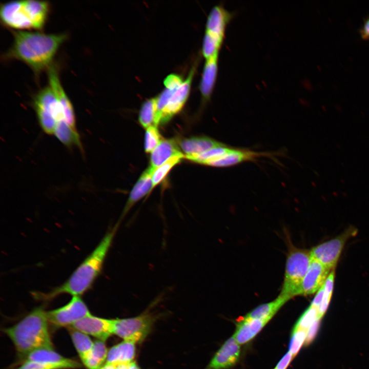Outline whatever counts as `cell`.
Listing matches in <instances>:
<instances>
[{"mask_svg":"<svg viewBox=\"0 0 369 369\" xmlns=\"http://www.w3.org/2000/svg\"><path fill=\"white\" fill-rule=\"evenodd\" d=\"M312 260L310 251L290 246L284 278L280 294L288 299L300 295L303 278Z\"/></svg>","mask_w":369,"mask_h":369,"instance_id":"cell-6","label":"cell"},{"mask_svg":"<svg viewBox=\"0 0 369 369\" xmlns=\"http://www.w3.org/2000/svg\"><path fill=\"white\" fill-rule=\"evenodd\" d=\"M183 154L174 139H163L152 152L150 167L154 170L171 157Z\"/></svg>","mask_w":369,"mask_h":369,"instance_id":"cell-19","label":"cell"},{"mask_svg":"<svg viewBox=\"0 0 369 369\" xmlns=\"http://www.w3.org/2000/svg\"><path fill=\"white\" fill-rule=\"evenodd\" d=\"M69 331L74 345L83 362L90 354L94 342L88 335L71 327H69Z\"/></svg>","mask_w":369,"mask_h":369,"instance_id":"cell-24","label":"cell"},{"mask_svg":"<svg viewBox=\"0 0 369 369\" xmlns=\"http://www.w3.org/2000/svg\"><path fill=\"white\" fill-rule=\"evenodd\" d=\"M119 227L117 223L103 237L94 250L61 285L49 293H35L38 299L50 300L63 294L79 296L87 292L101 272L107 255Z\"/></svg>","mask_w":369,"mask_h":369,"instance_id":"cell-2","label":"cell"},{"mask_svg":"<svg viewBox=\"0 0 369 369\" xmlns=\"http://www.w3.org/2000/svg\"><path fill=\"white\" fill-rule=\"evenodd\" d=\"M318 318H320L318 315V308L310 305L299 318L294 329L308 330L314 322Z\"/></svg>","mask_w":369,"mask_h":369,"instance_id":"cell-31","label":"cell"},{"mask_svg":"<svg viewBox=\"0 0 369 369\" xmlns=\"http://www.w3.org/2000/svg\"><path fill=\"white\" fill-rule=\"evenodd\" d=\"M26 356L27 360L45 363H67L73 361L62 356L53 350L47 348L35 350Z\"/></svg>","mask_w":369,"mask_h":369,"instance_id":"cell-26","label":"cell"},{"mask_svg":"<svg viewBox=\"0 0 369 369\" xmlns=\"http://www.w3.org/2000/svg\"><path fill=\"white\" fill-rule=\"evenodd\" d=\"M218 56L206 59L201 81L200 90L204 102L209 100L216 81L218 73Z\"/></svg>","mask_w":369,"mask_h":369,"instance_id":"cell-20","label":"cell"},{"mask_svg":"<svg viewBox=\"0 0 369 369\" xmlns=\"http://www.w3.org/2000/svg\"><path fill=\"white\" fill-rule=\"evenodd\" d=\"M13 33L12 44L5 57L25 63L36 74L51 65L55 53L67 37L65 33L46 34L22 30Z\"/></svg>","mask_w":369,"mask_h":369,"instance_id":"cell-1","label":"cell"},{"mask_svg":"<svg viewBox=\"0 0 369 369\" xmlns=\"http://www.w3.org/2000/svg\"><path fill=\"white\" fill-rule=\"evenodd\" d=\"M320 322L321 319H317L308 329L305 341L306 345L310 344L316 338L319 330Z\"/></svg>","mask_w":369,"mask_h":369,"instance_id":"cell-35","label":"cell"},{"mask_svg":"<svg viewBox=\"0 0 369 369\" xmlns=\"http://www.w3.org/2000/svg\"><path fill=\"white\" fill-rule=\"evenodd\" d=\"M108 352L105 341L97 340L94 342L90 354L83 363L88 369H98L106 360Z\"/></svg>","mask_w":369,"mask_h":369,"instance_id":"cell-27","label":"cell"},{"mask_svg":"<svg viewBox=\"0 0 369 369\" xmlns=\"http://www.w3.org/2000/svg\"><path fill=\"white\" fill-rule=\"evenodd\" d=\"M289 299L279 295L273 301L261 304L248 313L243 318L244 319H263L272 318L280 308Z\"/></svg>","mask_w":369,"mask_h":369,"instance_id":"cell-22","label":"cell"},{"mask_svg":"<svg viewBox=\"0 0 369 369\" xmlns=\"http://www.w3.org/2000/svg\"><path fill=\"white\" fill-rule=\"evenodd\" d=\"M185 158L184 154L173 156L163 165L157 168L153 172L152 177L153 188L160 183L169 172L176 165Z\"/></svg>","mask_w":369,"mask_h":369,"instance_id":"cell-29","label":"cell"},{"mask_svg":"<svg viewBox=\"0 0 369 369\" xmlns=\"http://www.w3.org/2000/svg\"><path fill=\"white\" fill-rule=\"evenodd\" d=\"M69 327L105 341L113 334V319L97 317L91 314Z\"/></svg>","mask_w":369,"mask_h":369,"instance_id":"cell-11","label":"cell"},{"mask_svg":"<svg viewBox=\"0 0 369 369\" xmlns=\"http://www.w3.org/2000/svg\"><path fill=\"white\" fill-rule=\"evenodd\" d=\"M293 358L292 355L288 352L280 359L274 369H286Z\"/></svg>","mask_w":369,"mask_h":369,"instance_id":"cell-36","label":"cell"},{"mask_svg":"<svg viewBox=\"0 0 369 369\" xmlns=\"http://www.w3.org/2000/svg\"><path fill=\"white\" fill-rule=\"evenodd\" d=\"M134 344L124 340L112 346L108 351L106 363L118 364L132 362L135 355Z\"/></svg>","mask_w":369,"mask_h":369,"instance_id":"cell-21","label":"cell"},{"mask_svg":"<svg viewBox=\"0 0 369 369\" xmlns=\"http://www.w3.org/2000/svg\"><path fill=\"white\" fill-rule=\"evenodd\" d=\"M116 365L112 363H106L98 369H115Z\"/></svg>","mask_w":369,"mask_h":369,"instance_id":"cell-39","label":"cell"},{"mask_svg":"<svg viewBox=\"0 0 369 369\" xmlns=\"http://www.w3.org/2000/svg\"><path fill=\"white\" fill-rule=\"evenodd\" d=\"M240 354L239 344L232 336L216 352L206 369H227L231 367L237 362Z\"/></svg>","mask_w":369,"mask_h":369,"instance_id":"cell-14","label":"cell"},{"mask_svg":"<svg viewBox=\"0 0 369 369\" xmlns=\"http://www.w3.org/2000/svg\"><path fill=\"white\" fill-rule=\"evenodd\" d=\"M47 2L13 1L1 5L0 17L6 26L14 29H41L49 12Z\"/></svg>","mask_w":369,"mask_h":369,"instance_id":"cell-4","label":"cell"},{"mask_svg":"<svg viewBox=\"0 0 369 369\" xmlns=\"http://www.w3.org/2000/svg\"><path fill=\"white\" fill-rule=\"evenodd\" d=\"M335 270H332L327 276L323 285V297L318 308V315L321 318L326 313L330 303L334 285Z\"/></svg>","mask_w":369,"mask_h":369,"instance_id":"cell-30","label":"cell"},{"mask_svg":"<svg viewBox=\"0 0 369 369\" xmlns=\"http://www.w3.org/2000/svg\"><path fill=\"white\" fill-rule=\"evenodd\" d=\"M331 271L312 258L302 283L300 295H310L317 292L323 286Z\"/></svg>","mask_w":369,"mask_h":369,"instance_id":"cell-13","label":"cell"},{"mask_svg":"<svg viewBox=\"0 0 369 369\" xmlns=\"http://www.w3.org/2000/svg\"><path fill=\"white\" fill-rule=\"evenodd\" d=\"M323 287L322 286L317 292L311 302V305L315 307L318 308L320 305L323 297Z\"/></svg>","mask_w":369,"mask_h":369,"instance_id":"cell-38","label":"cell"},{"mask_svg":"<svg viewBox=\"0 0 369 369\" xmlns=\"http://www.w3.org/2000/svg\"><path fill=\"white\" fill-rule=\"evenodd\" d=\"M157 127L151 126L146 129L145 136V150L150 153L157 147L162 140Z\"/></svg>","mask_w":369,"mask_h":369,"instance_id":"cell-33","label":"cell"},{"mask_svg":"<svg viewBox=\"0 0 369 369\" xmlns=\"http://www.w3.org/2000/svg\"><path fill=\"white\" fill-rule=\"evenodd\" d=\"M139 121L141 126L146 129L158 125L156 97L147 99L142 104L139 111Z\"/></svg>","mask_w":369,"mask_h":369,"instance_id":"cell-25","label":"cell"},{"mask_svg":"<svg viewBox=\"0 0 369 369\" xmlns=\"http://www.w3.org/2000/svg\"><path fill=\"white\" fill-rule=\"evenodd\" d=\"M233 15L222 4L215 5L208 16L205 33L223 43L227 27Z\"/></svg>","mask_w":369,"mask_h":369,"instance_id":"cell-12","label":"cell"},{"mask_svg":"<svg viewBox=\"0 0 369 369\" xmlns=\"http://www.w3.org/2000/svg\"><path fill=\"white\" fill-rule=\"evenodd\" d=\"M46 312L41 307L33 310L13 326L4 331L10 338L16 350L27 356L36 350H53L48 330Z\"/></svg>","mask_w":369,"mask_h":369,"instance_id":"cell-3","label":"cell"},{"mask_svg":"<svg viewBox=\"0 0 369 369\" xmlns=\"http://www.w3.org/2000/svg\"><path fill=\"white\" fill-rule=\"evenodd\" d=\"M177 143L184 153L185 158L190 160L219 145L221 142L208 136H199L184 138L179 140Z\"/></svg>","mask_w":369,"mask_h":369,"instance_id":"cell-17","label":"cell"},{"mask_svg":"<svg viewBox=\"0 0 369 369\" xmlns=\"http://www.w3.org/2000/svg\"><path fill=\"white\" fill-rule=\"evenodd\" d=\"M154 320L148 312L135 317L113 319V334L125 341L140 342L151 331Z\"/></svg>","mask_w":369,"mask_h":369,"instance_id":"cell-9","label":"cell"},{"mask_svg":"<svg viewBox=\"0 0 369 369\" xmlns=\"http://www.w3.org/2000/svg\"><path fill=\"white\" fill-rule=\"evenodd\" d=\"M359 34L363 39H369V17L366 18L359 29Z\"/></svg>","mask_w":369,"mask_h":369,"instance_id":"cell-37","label":"cell"},{"mask_svg":"<svg viewBox=\"0 0 369 369\" xmlns=\"http://www.w3.org/2000/svg\"><path fill=\"white\" fill-rule=\"evenodd\" d=\"M128 369H140V368L135 362H132L130 364Z\"/></svg>","mask_w":369,"mask_h":369,"instance_id":"cell-40","label":"cell"},{"mask_svg":"<svg viewBox=\"0 0 369 369\" xmlns=\"http://www.w3.org/2000/svg\"><path fill=\"white\" fill-rule=\"evenodd\" d=\"M271 318V317L253 319L243 318L238 323L233 336L239 344L247 343L255 337Z\"/></svg>","mask_w":369,"mask_h":369,"instance_id":"cell-18","label":"cell"},{"mask_svg":"<svg viewBox=\"0 0 369 369\" xmlns=\"http://www.w3.org/2000/svg\"><path fill=\"white\" fill-rule=\"evenodd\" d=\"M357 233V229L350 226L335 238L313 248L310 251L311 258L329 270H335L346 242Z\"/></svg>","mask_w":369,"mask_h":369,"instance_id":"cell-8","label":"cell"},{"mask_svg":"<svg viewBox=\"0 0 369 369\" xmlns=\"http://www.w3.org/2000/svg\"><path fill=\"white\" fill-rule=\"evenodd\" d=\"M154 171V170L149 166L140 175L130 192L119 222L138 201L153 189L152 177Z\"/></svg>","mask_w":369,"mask_h":369,"instance_id":"cell-16","label":"cell"},{"mask_svg":"<svg viewBox=\"0 0 369 369\" xmlns=\"http://www.w3.org/2000/svg\"><path fill=\"white\" fill-rule=\"evenodd\" d=\"M307 330L301 329H293L289 352L294 358L298 354L300 348L305 341Z\"/></svg>","mask_w":369,"mask_h":369,"instance_id":"cell-34","label":"cell"},{"mask_svg":"<svg viewBox=\"0 0 369 369\" xmlns=\"http://www.w3.org/2000/svg\"><path fill=\"white\" fill-rule=\"evenodd\" d=\"M194 71L193 68L184 80L175 74L165 79L166 88L156 97L158 125L168 122L183 108L189 96Z\"/></svg>","mask_w":369,"mask_h":369,"instance_id":"cell-5","label":"cell"},{"mask_svg":"<svg viewBox=\"0 0 369 369\" xmlns=\"http://www.w3.org/2000/svg\"><path fill=\"white\" fill-rule=\"evenodd\" d=\"M49 85L60 102L66 122L72 128L76 130V119L73 106L60 84L57 68L51 65L48 68Z\"/></svg>","mask_w":369,"mask_h":369,"instance_id":"cell-15","label":"cell"},{"mask_svg":"<svg viewBox=\"0 0 369 369\" xmlns=\"http://www.w3.org/2000/svg\"><path fill=\"white\" fill-rule=\"evenodd\" d=\"M222 43L213 38L207 34H204L202 42V53L206 59L218 56Z\"/></svg>","mask_w":369,"mask_h":369,"instance_id":"cell-32","label":"cell"},{"mask_svg":"<svg viewBox=\"0 0 369 369\" xmlns=\"http://www.w3.org/2000/svg\"><path fill=\"white\" fill-rule=\"evenodd\" d=\"M54 134L65 146L68 147L77 146L80 150L83 149L77 130L72 128L65 120L57 122Z\"/></svg>","mask_w":369,"mask_h":369,"instance_id":"cell-23","label":"cell"},{"mask_svg":"<svg viewBox=\"0 0 369 369\" xmlns=\"http://www.w3.org/2000/svg\"><path fill=\"white\" fill-rule=\"evenodd\" d=\"M81 367L75 360L67 363H51L26 360L16 369H74Z\"/></svg>","mask_w":369,"mask_h":369,"instance_id":"cell-28","label":"cell"},{"mask_svg":"<svg viewBox=\"0 0 369 369\" xmlns=\"http://www.w3.org/2000/svg\"><path fill=\"white\" fill-rule=\"evenodd\" d=\"M33 106L41 128L48 134L54 133L57 122L65 120L63 107L49 85L34 96Z\"/></svg>","mask_w":369,"mask_h":369,"instance_id":"cell-7","label":"cell"},{"mask_svg":"<svg viewBox=\"0 0 369 369\" xmlns=\"http://www.w3.org/2000/svg\"><path fill=\"white\" fill-rule=\"evenodd\" d=\"M90 315L87 306L79 296H73L71 300L62 307L46 312L48 322L59 327H69Z\"/></svg>","mask_w":369,"mask_h":369,"instance_id":"cell-10","label":"cell"}]
</instances>
